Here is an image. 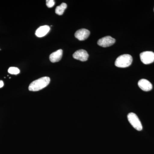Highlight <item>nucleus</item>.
Segmentation results:
<instances>
[{
    "mask_svg": "<svg viewBox=\"0 0 154 154\" xmlns=\"http://www.w3.org/2000/svg\"><path fill=\"white\" fill-rule=\"evenodd\" d=\"M50 79L48 77H43L30 83L28 89L31 91H38L42 90L49 85Z\"/></svg>",
    "mask_w": 154,
    "mask_h": 154,
    "instance_id": "nucleus-1",
    "label": "nucleus"
},
{
    "mask_svg": "<svg viewBox=\"0 0 154 154\" xmlns=\"http://www.w3.org/2000/svg\"><path fill=\"white\" fill-rule=\"evenodd\" d=\"M133 58L131 55L125 54L119 56L115 61L116 66L119 68H126L131 64Z\"/></svg>",
    "mask_w": 154,
    "mask_h": 154,
    "instance_id": "nucleus-2",
    "label": "nucleus"
},
{
    "mask_svg": "<svg viewBox=\"0 0 154 154\" xmlns=\"http://www.w3.org/2000/svg\"><path fill=\"white\" fill-rule=\"evenodd\" d=\"M128 119L133 127L138 131L143 129L142 125L137 116L134 113H130L128 115Z\"/></svg>",
    "mask_w": 154,
    "mask_h": 154,
    "instance_id": "nucleus-3",
    "label": "nucleus"
},
{
    "mask_svg": "<svg viewBox=\"0 0 154 154\" xmlns=\"http://www.w3.org/2000/svg\"><path fill=\"white\" fill-rule=\"evenodd\" d=\"M140 58L145 64L152 63L154 62V53L151 51H144L140 53Z\"/></svg>",
    "mask_w": 154,
    "mask_h": 154,
    "instance_id": "nucleus-4",
    "label": "nucleus"
},
{
    "mask_svg": "<svg viewBox=\"0 0 154 154\" xmlns=\"http://www.w3.org/2000/svg\"><path fill=\"white\" fill-rule=\"evenodd\" d=\"M116 42L115 38L110 36H106L100 38L98 40V45L102 47H107L111 46L114 44Z\"/></svg>",
    "mask_w": 154,
    "mask_h": 154,
    "instance_id": "nucleus-5",
    "label": "nucleus"
},
{
    "mask_svg": "<svg viewBox=\"0 0 154 154\" xmlns=\"http://www.w3.org/2000/svg\"><path fill=\"white\" fill-rule=\"evenodd\" d=\"M73 57L78 60L83 62L86 61L88 60L89 54L85 50L80 49L77 51L73 54Z\"/></svg>",
    "mask_w": 154,
    "mask_h": 154,
    "instance_id": "nucleus-6",
    "label": "nucleus"
},
{
    "mask_svg": "<svg viewBox=\"0 0 154 154\" xmlns=\"http://www.w3.org/2000/svg\"><path fill=\"white\" fill-rule=\"evenodd\" d=\"M90 35V31L86 29L77 30L75 34V37L80 41L85 40Z\"/></svg>",
    "mask_w": 154,
    "mask_h": 154,
    "instance_id": "nucleus-7",
    "label": "nucleus"
},
{
    "mask_svg": "<svg viewBox=\"0 0 154 154\" xmlns=\"http://www.w3.org/2000/svg\"><path fill=\"white\" fill-rule=\"evenodd\" d=\"M139 87L144 91H150L152 89V85L151 83L147 80L142 79L138 83Z\"/></svg>",
    "mask_w": 154,
    "mask_h": 154,
    "instance_id": "nucleus-8",
    "label": "nucleus"
},
{
    "mask_svg": "<svg viewBox=\"0 0 154 154\" xmlns=\"http://www.w3.org/2000/svg\"><path fill=\"white\" fill-rule=\"evenodd\" d=\"M50 30V28L48 25H43L38 28L36 30L35 34L37 37H42L45 36Z\"/></svg>",
    "mask_w": 154,
    "mask_h": 154,
    "instance_id": "nucleus-9",
    "label": "nucleus"
},
{
    "mask_svg": "<svg viewBox=\"0 0 154 154\" xmlns=\"http://www.w3.org/2000/svg\"><path fill=\"white\" fill-rule=\"evenodd\" d=\"M63 55V50L62 49L58 50L55 52L52 53L49 56L50 61L52 63L57 62L60 60Z\"/></svg>",
    "mask_w": 154,
    "mask_h": 154,
    "instance_id": "nucleus-10",
    "label": "nucleus"
},
{
    "mask_svg": "<svg viewBox=\"0 0 154 154\" xmlns=\"http://www.w3.org/2000/svg\"><path fill=\"white\" fill-rule=\"evenodd\" d=\"M67 8V5L66 3H63L60 5L57 6L55 9L56 14L57 15L61 16L63 14L65 10Z\"/></svg>",
    "mask_w": 154,
    "mask_h": 154,
    "instance_id": "nucleus-11",
    "label": "nucleus"
},
{
    "mask_svg": "<svg viewBox=\"0 0 154 154\" xmlns=\"http://www.w3.org/2000/svg\"><path fill=\"white\" fill-rule=\"evenodd\" d=\"M8 72L9 73L12 75H17L20 73V70L18 68L15 67H11L9 68Z\"/></svg>",
    "mask_w": 154,
    "mask_h": 154,
    "instance_id": "nucleus-12",
    "label": "nucleus"
},
{
    "mask_svg": "<svg viewBox=\"0 0 154 154\" xmlns=\"http://www.w3.org/2000/svg\"><path fill=\"white\" fill-rule=\"evenodd\" d=\"M46 2V5L48 8H51L54 5L55 2L54 0H47Z\"/></svg>",
    "mask_w": 154,
    "mask_h": 154,
    "instance_id": "nucleus-13",
    "label": "nucleus"
},
{
    "mask_svg": "<svg viewBox=\"0 0 154 154\" xmlns=\"http://www.w3.org/2000/svg\"><path fill=\"white\" fill-rule=\"evenodd\" d=\"M4 85V82L2 81H0V88H2Z\"/></svg>",
    "mask_w": 154,
    "mask_h": 154,
    "instance_id": "nucleus-14",
    "label": "nucleus"
},
{
    "mask_svg": "<svg viewBox=\"0 0 154 154\" xmlns=\"http://www.w3.org/2000/svg\"></svg>",
    "mask_w": 154,
    "mask_h": 154,
    "instance_id": "nucleus-15",
    "label": "nucleus"
},
{
    "mask_svg": "<svg viewBox=\"0 0 154 154\" xmlns=\"http://www.w3.org/2000/svg\"><path fill=\"white\" fill-rule=\"evenodd\" d=\"M0 50H1V49H0Z\"/></svg>",
    "mask_w": 154,
    "mask_h": 154,
    "instance_id": "nucleus-16",
    "label": "nucleus"
}]
</instances>
